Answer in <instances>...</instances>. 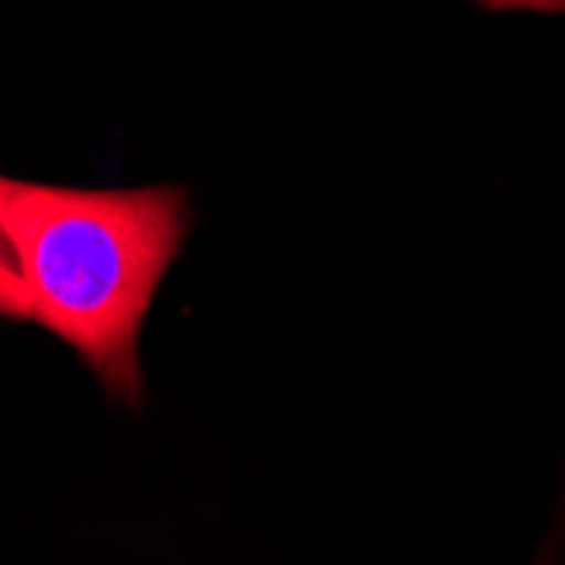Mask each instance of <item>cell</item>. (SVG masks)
<instances>
[{
	"mask_svg": "<svg viewBox=\"0 0 565 565\" xmlns=\"http://www.w3.org/2000/svg\"><path fill=\"white\" fill-rule=\"evenodd\" d=\"M0 322H34L28 285L4 237H0Z\"/></svg>",
	"mask_w": 565,
	"mask_h": 565,
	"instance_id": "obj_2",
	"label": "cell"
},
{
	"mask_svg": "<svg viewBox=\"0 0 565 565\" xmlns=\"http://www.w3.org/2000/svg\"><path fill=\"white\" fill-rule=\"evenodd\" d=\"M481 11L491 14H548V18H565V0H475Z\"/></svg>",
	"mask_w": 565,
	"mask_h": 565,
	"instance_id": "obj_3",
	"label": "cell"
},
{
	"mask_svg": "<svg viewBox=\"0 0 565 565\" xmlns=\"http://www.w3.org/2000/svg\"><path fill=\"white\" fill-rule=\"evenodd\" d=\"M190 234V193L62 186L0 173V237L28 285L34 322L65 342L109 399L139 409V335Z\"/></svg>",
	"mask_w": 565,
	"mask_h": 565,
	"instance_id": "obj_1",
	"label": "cell"
}]
</instances>
